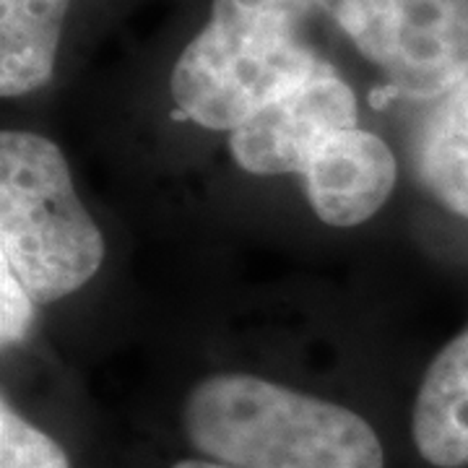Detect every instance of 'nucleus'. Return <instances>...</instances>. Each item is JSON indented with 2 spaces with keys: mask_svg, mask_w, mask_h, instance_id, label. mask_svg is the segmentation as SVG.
<instances>
[{
  "mask_svg": "<svg viewBox=\"0 0 468 468\" xmlns=\"http://www.w3.org/2000/svg\"><path fill=\"white\" fill-rule=\"evenodd\" d=\"M183 430L193 451L232 468H385L367 419L245 372L196 385Z\"/></svg>",
  "mask_w": 468,
  "mask_h": 468,
  "instance_id": "1",
  "label": "nucleus"
},
{
  "mask_svg": "<svg viewBox=\"0 0 468 468\" xmlns=\"http://www.w3.org/2000/svg\"><path fill=\"white\" fill-rule=\"evenodd\" d=\"M315 0H214L211 18L177 58L172 100L211 131L239 128L318 66L302 39Z\"/></svg>",
  "mask_w": 468,
  "mask_h": 468,
  "instance_id": "2",
  "label": "nucleus"
},
{
  "mask_svg": "<svg viewBox=\"0 0 468 468\" xmlns=\"http://www.w3.org/2000/svg\"><path fill=\"white\" fill-rule=\"evenodd\" d=\"M104 237L76 196L63 151L24 131L0 135V266L32 294L55 302L100 271Z\"/></svg>",
  "mask_w": 468,
  "mask_h": 468,
  "instance_id": "3",
  "label": "nucleus"
},
{
  "mask_svg": "<svg viewBox=\"0 0 468 468\" xmlns=\"http://www.w3.org/2000/svg\"><path fill=\"white\" fill-rule=\"evenodd\" d=\"M346 128H356V97L334 68L318 60L307 79L234 128L229 151L250 175L304 172L315 151Z\"/></svg>",
  "mask_w": 468,
  "mask_h": 468,
  "instance_id": "4",
  "label": "nucleus"
},
{
  "mask_svg": "<svg viewBox=\"0 0 468 468\" xmlns=\"http://www.w3.org/2000/svg\"><path fill=\"white\" fill-rule=\"evenodd\" d=\"M302 177L304 196L320 221L356 227L390 198L399 165L383 138L362 128H346L315 151Z\"/></svg>",
  "mask_w": 468,
  "mask_h": 468,
  "instance_id": "5",
  "label": "nucleus"
},
{
  "mask_svg": "<svg viewBox=\"0 0 468 468\" xmlns=\"http://www.w3.org/2000/svg\"><path fill=\"white\" fill-rule=\"evenodd\" d=\"M388 79L406 100L435 101L468 76V0H403Z\"/></svg>",
  "mask_w": 468,
  "mask_h": 468,
  "instance_id": "6",
  "label": "nucleus"
},
{
  "mask_svg": "<svg viewBox=\"0 0 468 468\" xmlns=\"http://www.w3.org/2000/svg\"><path fill=\"white\" fill-rule=\"evenodd\" d=\"M411 437L430 466H468V328L424 372L411 411Z\"/></svg>",
  "mask_w": 468,
  "mask_h": 468,
  "instance_id": "7",
  "label": "nucleus"
},
{
  "mask_svg": "<svg viewBox=\"0 0 468 468\" xmlns=\"http://www.w3.org/2000/svg\"><path fill=\"white\" fill-rule=\"evenodd\" d=\"M70 0H0V94H32L52 79Z\"/></svg>",
  "mask_w": 468,
  "mask_h": 468,
  "instance_id": "8",
  "label": "nucleus"
},
{
  "mask_svg": "<svg viewBox=\"0 0 468 468\" xmlns=\"http://www.w3.org/2000/svg\"><path fill=\"white\" fill-rule=\"evenodd\" d=\"M419 183L440 206L468 218V76L437 100L417 138Z\"/></svg>",
  "mask_w": 468,
  "mask_h": 468,
  "instance_id": "9",
  "label": "nucleus"
},
{
  "mask_svg": "<svg viewBox=\"0 0 468 468\" xmlns=\"http://www.w3.org/2000/svg\"><path fill=\"white\" fill-rule=\"evenodd\" d=\"M315 5L335 18L367 60L388 66L399 45L403 0H315Z\"/></svg>",
  "mask_w": 468,
  "mask_h": 468,
  "instance_id": "10",
  "label": "nucleus"
},
{
  "mask_svg": "<svg viewBox=\"0 0 468 468\" xmlns=\"http://www.w3.org/2000/svg\"><path fill=\"white\" fill-rule=\"evenodd\" d=\"M0 468H70L66 451L37 430L8 403L0 401Z\"/></svg>",
  "mask_w": 468,
  "mask_h": 468,
  "instance_id": "11",
  "label": "nucleus"
},
{
  "mask_svg": "<svg viewBox=\"0 0 468 468\" xmlns=\"http://www.w3.org/2000/svg\"><path fill=\"white\" fill-rule=\"evenodd\" d=\"M0 284H3V313H0V338L3 346H14L18 344L29 325H32V294L24 289L16 276L11 273V268L0 266Z\"/></svg>",
  "mask_w": 468,
  "mask_h": 468,
  "instance_id": "12",
  "label": "nucleus"
},
{
  "mask_svg": "<svg viewBox=\"0 0 468 468\" xmlns=\"http://www.w3.org/2000/svg\"><path fill=\"white\" fill-rule=\"evenodd\" d=\"M172 468H232V466H224V463L208 461V458H185V461H177Z\"/></svg>",
  "mask_w": 468,
  "mask_h": 468,
  "instance_id": "13",
  "label": "nucleus"
}]
</instances>
